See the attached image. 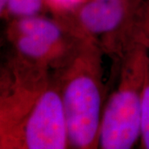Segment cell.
Segmentation results:
<instances>
[{
	"instance_id": "obj_1",
	"label": "cell",
	"mask_w": 149,
	"mask_h": 149,
	"mask_svg": "<svg viewBox=\"0 0 149 149\" xmlns=\"http://www.w3.org/2000/svg\"><path fill=\"white\" fill-rule=\"evenodd\" d=\"M103 54L91 38H77L62 65L58 87L67 123L69 143L78 149L99 148V137L105 105Z\"/></svg>"
},
{
	"instance_id": "obj_2",
	"label": "cell",
	"mask_w": 149,
	"mask_h": 149,
	"mask_svg": "<svg viewBox=\"0 0 149 149\" xmlns=\"http://www.w3.org/2000/svg\"><path fill=\"white\" fill-rule=\"evenodd\" d=\"M148 75V48L139 34L120 61L117 87L105 103L100 148L130 149L139 142L142 101Z\"/></svg>"
},
{
	"instance_id": "obj_3",
	"label": "cell",
	"mask_w": 149,
	"mask_h": 149,
	"mask_svg": "<svg viewBox=\"0 0 149 149\" xmlns=\"http://www.w3.org/2000/svg\"><path fill=\"white\" fill-rule=\"evenodd\" d=\"M143 2L85 0L71 15L59 20L74 38L94 40L120 63L139 36Z\"/></svg>"
},
{
	"instance_id": "obj_4",
	"label": "cell",
	"mask_w": 149,
	"mask_h": 149,
	"mask_svg": "<svg viewBox=\"0 0 149 149\" xmlns=\"http://www.w3.org/2000/svg\"><path fill=\"white\" fill-rule=\"evenodd\" d=\"M70 147L67 123L58 85H46L6 142L5 148L65 149Z\"/></svg>"
},
{
	"instance_id": "obj_5",
	"label": "cell",
	"mask_w": 149,
	"mask_h": 149,
	"mask_svg": "<svg viewBox=\"0 0 149 149\" xmlns=\"http://www.w3.org/2000/svg\"><path fill=\"white\" fill-rule=\"evenodd\" d=\"M139 141L142 148L149 149V75L145 85L143 95Z\"/></svg>"
},
{
	"instance_id": "obj_6",
	"label": "cell",
	"mask_w": 149,
	"mask_h": 149,
	"mask_svg": "<svg viewBox=\"0 0 149 149\" xmlns=\"http://www.w3.org/2000/svg\"><path fill=\"white\" fill-rule=\"evenodd\" d=\"M47 8L52 9L59 19L71 15L85 0H46Z\"/></svg>"
},
{
	"instance_id": "obj_7",
	"label": "cell",
	"mask_w": 149,
	"mask_h": 149,
	"mask_svg": "<svg viewBox=\"0 0 149 149\" xmlns=\"http://www.w3.org/2000/svg\"><path fill=\"white\" fill-rule=\"evenodd\" d=\"M140 34L147 44L149 52V0H143L142 7Z\"/></svg>"
},
{
	"instance_id": "obj_8",
	"label": "cell",
	"mask_w": 149,
	"mask_h": 149,
	"mask_svg": "<svg viewBox=\"0 0 149 149\" xmlns=\"http://www.w3.org/2000/svg\"><path fill=\"white\" fill-rule=\"evenodd\" d=\"M8 0H0V15L3 13V12L6 9Z\"/></svg>"
},
{
	"instance_id": "obj_9",
	"label": "cell",
	"mask_w": 149,
	"mask_h": 149,
	"mask_svg": "<svg viewBox=\"0 0 149 149\" xmlns=\"http://www.w3.org/2000/svg\"><path fill=\"white\" fill-rule=\"evenodd\" d=\"M0 148H1V146H0Z\"/></svg>"
}]
</instances>
